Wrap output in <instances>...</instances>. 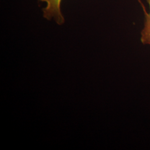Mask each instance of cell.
I'll use <instances>...</instances> for the list:
<instances>
[{
  "label": "cell",
  "mask_w": 150,
  "mask_h": 150,
  "mask_svg": "<svg viewBox=\"0 0 150 150\" xmlns=\"http://www.w3.org/2000/svg\"><path fill=\"white\" fill-rule=\"evenodd\" d=\"M46 4L42 10L43 17L48 20L54 19L58 25L64 23V18L61 12L62 0H38Z\"/></svg>",
  "instance_id": "cell-1"
},
{
  "label": "cell",
  "mask_w": 150,
  "mask_h": 150,
  "mask_svg": "<svg viewBox=\"0 0 150 150\" xmlns=\"http://www.w3.org/2000/svg\"><path fill=\"white\" fill-rule=\"evenodd\" d=\"M149 6V11H147L145 4L142 1L138 0L144 16V26L140 32V41L142 45L150 47V0H145Z\"/></svg>",
  "instance_id": "cell-2"
}]
</instances>
